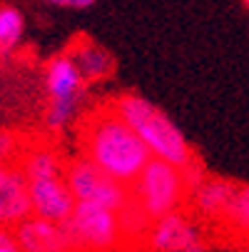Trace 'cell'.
Instances as JSON below:
<instances>
[{"instance_id": "obj_1", "label": "cell", "mask_w": 249, "mask_h": 252, "mask_svg": "<svg viewBox=\"0 0 249 252\" xmlns=\"http://www.w3.org/2000/svg\"><path fill=\"white\" fill-rule=\"evenodd\" d=\"M80 145L87 160L127 188L152 160L142 137L110 102L85 115L80 127Z\"/></svg>"}, {"instance_id": "obj_2", "label": "cell", "mask_w": 249, "mask_h": 252, "mask_svg": "<svg viewBox=\"0 0 249 252\" xmlns=\"http://www.w3.org/2000/svg\"><path fill=\"white\" fill-rule=\"evenodd\" d=\"M110 105L127 120V125L142 137L152 158L167 160L177 167H190L197 162V153L190 145L185 132L177 127V123L152 100L142 97L137 93H120L110 100Z\"/></svg>"}, {"instance_id": "obj_3", "label": "cell", "mask_w": 249, "mask_h": 252, "mask_svg": "<svg viewBox=\"0 0 249 252\" xmlns=\"http://www.w3.org/2000/svg\"><path fill=\"white\" fill-rule=\"evenodd\" d=\"M87 80L80 73L78 63L67 50L53 55L43 67V88L48 95L45 107V130L53 135L65 132L80 115V105L87 90Z\"/></svg>"}, {"instance_id": "obj_4", "label": "cell", "mask_w": 249, "mask_h": 252, "mask_svg": "<svg viewBox=\"0 0 249 252\" xmlns=\"http://www.w3.org/2000/svg\"><path fill=\"white\" fill-rule=\"evenodd\" d=\"M67 252H122L127 245L120 210L75 202L73 215L62 222Z\"/></svg>"}, {"instance_id": "obj_5", "label": "cell", "mask_w": 249, "mask_h": 252, "mask_svg": "<svg viewBox=\"0 0 249 252\" xmlns=\"http://www.w3.org/2000/svg\"><path fill=\"white\" fill-rule=\"evenodd\" d=\"M130 192L139 202V207L147 212L150 220H157L172 210H180L190 195L182 167L160 158H152L147 162V167L130 185Z\"/></svg>"}, {"instance_id": "obj_6", "label": "cell", "mask_w": 249, "mask_h": 252, "mask_svg": "<svg viewBox=\"0 0 249 252\" xmlns=\"http://www.w3.org/2000/svg\"><path fill=\"white\" fill-rule=\"evenodd\" d=\"M145 252H207L209 237L192 212L172 210L150 222V230L142 240Z\"/></svg>"}, {"instance_id": "obj_7", "label": "cell", "mask_w": 249, "mask_h": 252, "mask_svg": "<svg viewBox=\"0 0 249 252\" xmlns=\"http://www.w3.org/2000/svg\"><path fill=\"white\" fill-rule=\"evenodd\" d=\"M65 180L78 202H95L112 210H122L130 200V188L117 183L108 172H102L85 155H78L65 162Z\"/></svg>"}, {"instance_id": "obj_8", "label": "cell", "mask_w": 249, "mask_h": 252, "mask_svg": "<svg viewBox=\"0 0 249 252\" xmlns=\"http://www.w3.org/2000/svg\"><path fill=\"white\" fill-rule=\"evenodd\" d=\"M28 195H30L32 212L55 222H65L73 215L75 202H78L65 180V172L28 180Z\"/></svg>"}, {"instance_id": "obj_9", "label": "cell", "mask_w": 249, "mask_h": 252, "mask_svg": "<svg viewBox=\"0 0 249 252\" xmlns=\"http://www.w3.org/2000/svg\"><path fill=\"white\" fill-rule=\"evenodd\" d=\"M237 190V183L227 177H215V175H204V180L199 185H194L187 195L190 202V212L199 222H209V225H220L224 212L232 202V195Z\"/></svg>"}, {"instance_id": "obj_10", "label": "cell", "mask_w": 249, "mask_h": 252, "mask_svg": "<svg viewBox=\"0 0 249 252\" xmlns=\"http://www.w3.org/2000/svg\"><path fill=\"white\" fill-rule=\"evenodd\" d=\"M32 212L28 177L18 162H0V227H15Z\"/></svg>"}, {"instance_id": "obj_11", "label": "cell", "mask_w": 249, "mask_h": 252, "mask_svg": "<svg viewBox=\"0 0 249 252\" xmlns=\"http://www.w3.org/2000/svg\"><path fill=\"white\" fill-rule=\"evenodd\" d=\"M13 235L23 252H67L62 222L40 218L35 212H30L13 227Z\"/></svg>"}, {"instance_id": "obj_12", "label": "cell", "mask_w": 249, "mask_h": 252, "mask_svg": "<svg viewBox=\"0 0 249 252\" xmlns=\"http://www.w3.org/2000/svg\"><path fill=\"white\" fill-rule=\"evenodd\" d=\"M67 53L73 55V60L78 63L80 73L85 75L87 83H102V80L112 78V73H115L112 53L108 48H102L100 43L85 38V35H80V38H75L70 43Z\"/></svg>"}, {"instance_id": "obj_13", "label": "cell", "mask_w": 249, "mask_h": 252, "mask_svg": "<svg viewBox=\"0 0 249 252\" xmlns=\"http://www.w3.org/2000/svg\"><path fill=\"white\" fill-rule=\"evenodd\" d=\"M20 170L25 172L28 180L32 177H45V175H57L65 172V160L57 153V148L48 145V142H32V145L23 148V155L18 160Z\"/></svg>"}, {"instance_id": "obj_14", "label": "cell", "mask_w": 249, "mask_h": 252, "mask_svg": "<svg viewBox=\"0 0 249 252\" xmlns=\"http://www.w3.org/2000/svg\"><path fill=\"white\" fill-rule=\"evenodd\" d=\"M239 242H249V185H237L222 222Z\"/></svg>"}, {"instance_id": "obj_15", "label": "cell", "mask_w": 249, "mask_h": 252, "mask_svg": "<svg viewBox=\"0 0 249 252\" xmlns=\"http://www.w3.org/2000/svg\"><path fill=\"white\" fill-rule=\"evenodd\" d=\"M25 38V15L15 5L0 8V53H13Z\"/></svg>"}, {"instance_id": "obj_16", "label": "cell", "mask_w": 249, "mask_h": 252, "mask_svg": "<svg viewBox=\"0 0 249 252\" xmlns=\"http://www.w3.org/2000/svg\"><path fill=\"white\" fill-rule=\"evenodd\" d=\"M25 148V140L13 130H0V162H18Z\"/></svg>"}, {"instance_id": "obj_17", "label": "cell", "mask_w": 249, "mask_h": 252, "mask_svg": "<svg viewBox=\"0 0 249 252\" xmlns=\"http://www.w3.org/2000/svg\"><path fill=\"white\" fill-rule=\"evenodd\" d=\"M45 3L53 8H62V10H87L97 0H45Z\"/></svg>"}, {"instance_id": "obj_18", "label": "cell", "mask_w": 249, "mask_h": 252, "mask_svg": "<svg viewBox=\"0 0 249 252\" xmlns=\"http://www.w3.org/2000/svg\"><path fill=\"white\" fill-rule=\"evenodd\" d=\"M0 252H23L10 227H0Z\"/></svg>"}, {"instance_id": "obj_19", "label": "cell", "mask_w": 249, "mask_h": 252, "mask_svg": "<svg viewBox=\"0 0 249 252\" xmlns=\"http://www.w3.org/2000/svg\"><path fill=\"white\" fill-rule=\"evenodd\" d=\"M244 5H247V8H249V0H244Z\"/></svg>"}, {"instance_id": "obj_20", "label": "cell", "mask_w": 249, "mask_h": 252, "mask_svg": "<svg viewBox=\"0 0 249 252\" xmlns=\"http://www.w3.org/2000/svg\"><path fill=\"white\" fill-rule=\"evenodd\" d=\"M0 58H3V53H0Z\"/></svg>"}, {"instance_id": "obj_21", "label": "cell", "mask_w": 249, "mask_h": 252, "mask_svg": "<svg viewBox=\"0 0 249 252\" xmlns=\"http://www.w3.org/2000/svg\"><path fill=\"white\" fill-rule=\"evenodd\" d=\"M247 247H249V242H247Z\"/></svg>"}]
</instances>
